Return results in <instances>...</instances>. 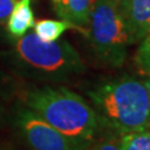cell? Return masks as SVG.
Listing matches in <instances>:
<instances>
[{"label":"cell","instance_id":"cell-1","mask_svg":"<svg viewBox=\"0 0 150 150\" xmlns=\"http://www.w3.org/2000/svg\"><path fill=\"white\" fill-rule=\"evenodd\" d=\"M88 96L101 127L119 134L150 128V98L145 82L123 76L99 83Z\"/></svg>","mask_w":150,"mask_h":150},{"label":"cell","instance_id":"cell-2","mask_svg":"<svg viewBox=\"0 0 150 150\" xmlns=\"http://www.w3.org/2000/svg\"><path fill=\"white\" fill-rule=\"evenodd\" d=\"M27 108L70 138L89 144L101 125L83 98L64 87L43 86L26 92Z\"/></svg>","mask_w":150,"mask_h":150},{"label":"cell","instance_id":"cell-3","mask_svg":"<svg viewBox=\"0 0 150 150\" xmlns=\"http://www.w3.org/2000/svg\"><path fill=\"white\" fill-rule=\"evenodd\" d=\"M11 57L22 75L41 81H64L86 70L80 54L67 40L47 42L35 32L18 38Z\"/></svg>","mask_w":150,"mask_h":150},{"label":"cell","instance_id":"cell-4","mask_svg":"<svg viewBox=\"0 0 150 150\" xmlns=\"http://www.w3.org/2000/svg\"><path fill=\"white\" fill-rule=\"evenodd\" d=\"M87 28L97 59L111 68L121 67L131 41L118 4L115 0H97Z\"/></svg>","mask_w":150,"mask_h":150},{"label":"cell","instance_id":"cell-5","mask_svg":"<svg viewBox=\"0 0 150 150\" xmlns=\"http://www.w3.org/2000/svg\"><path fill=\"white\" fill-rule=\"evenodd\" d=\"M16 120L18 129L32 150H83L88 145L60 132L29 108L19 110Z\"/></svg>","mask_w":150,"mask_h":150},{"label":"cell","instance_id":"cell-6","mask_svg":"<svg viewBox=\"0 0 150 150\" xmlns=\"http://www.w3.org/2000/svg\"><path fill=\"white\" fill-rule=\"evenodd\" d=\"M116 2L126 22L131 45L139 42L150 29V0H119Z\"/></svg>","mask_w":150,"mask_h":150},{"label":"cell","instance_id":"cell-7","mask_svg":"<svg viewBox=\"0 0 150 150\" xmlns=\"http://www.w3.org/2000/svg\"><path fill=\"white\" fill-rule=\"evenodd\" d=\"M97 0H51L56 15L76 27H88ZM81 30V29H80Z\"/></svg>","mask_w":150,"mask_h":150},{"label":"cell","instance_id":"cell-8","mask_svg":"<svg viewBox=\"0 0 150 150\" xmlns=\"http://www.w3.org/2000/svg\"><path fill=\"white\" fill-rule=\"evenodd\" d=\"M30 2L31 0H18L8 17L7 29L11 36L17 39L25 36L35 25V16Z\"/></svg>","mask_w":150,"mask_h":150},{"label":"cell","instance_id":"cell-9","mask_svg":"<svg viewBox=\"0 0 150 150\" xmlns=\"http://www.w3.org/2000/svg\"><path fill=\"white\" fill-rule=\"evenodd\" d=\"M33 31L39 39L42 41H56L58 40L61 35L68 29L78 28L75 25L67 20H52V19H43L35 22Z\"/></svg>","mask_w":150,"mask_h":150},{"label":"cell","instance_id":"cell-10","mask_svg":"<svg viewBox=\"0 0 150 150\" xmlns=\"http://www.w3.org/2000/svg\"><path fill=\"white\" fill-rule=\"evenodd\" d=\"M121 150H150V128L120 134Z\"/></svg>","mask_w":150,"mask_h":150},{"label":"cell","instance_id":"cell-11","mask_svg":"<svg viewBox=\"0 0 150 150\" xmlns=\"http://www.w3.org/2000/svg\"><path fill=\"white\" fill-rule=\"evenodd\" d=\"M134 61L140 74L150 76V29L139 41Z\"/></svg>","mask_w":150,"mask_h":150},{"label":"cell","instance_id":"cell-12","mask_svg":"<svg viewBox=\"0 0 150 150\" xmlns=\"http://www.w3.org/2000/svg\"><path fill=\"white\" fill-rule=\"evenodd\" d=\"M83 150H121L120 138L119 139H105L88 144Z\"/></svg>","mask_w":150,"mask_h":150},{"label":"cell","instance_id":"cell-13","mask_svg":"<svg viewBox=\"0 0 150 150\" xmlns=\"http://www.w3.org/2000/svg\"><path fill=\"white\" fill-rule=\"evenodd\" d=\"M18 0H0V22H4L10 16Z\"/></svg>","mask_w":150,"mask_h":150},{"label":"cell","instance_id":"cell-14","mask_svg":"<svg viewBox=\"0 0 150 150\" xmlns=\"http://www.w3.org/2000/svg\"><path fill=\"white\" fill-rule=\"evenodd\" d=\"M144 82H145L146 88H147V91H148V95H149V98H150V76H148V78Z\"/></svg>","mask_w":150,"mask_h":150},{"label":"cell","instance_id":"cell-15","mask_svg":"<svg viewBox=\"0 0 150 150\" xmlns=\"http://www.w3.org/2000/svg\"><path fill=\"white\" fill-rule=\"evenodd\" d=\"M0 118H1V108H0Z\"/></svg>","mask_w":150,"mask_h":150},{"label":"cell","instance_id":"cell-16","mask_svg":"<svg viewBox=\"0 0 150 150\" xmlns=\"http://www.w3.org/2000/svg\"><path fill=\"white\" fill-rule=\"evenodd\" d=\"M115 1H119V0H115Z\"/></svg>","mask_w":150,"mask_h":150}]
</instances>
